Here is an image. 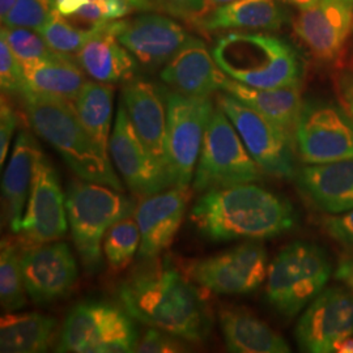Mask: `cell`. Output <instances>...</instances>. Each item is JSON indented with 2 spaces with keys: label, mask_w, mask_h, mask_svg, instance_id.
<instances>
[{
  "label": "cell",
  "mask_w": 353,
  "mask_h": 353,
  "mask_svg": "<svg viewBox=\"0 0 353 353\" xmlns=\"http://www.w3.org/2000/svg\"><path fill=\"white\" fill-rule=\"evenodd\" d=\"M294 182L316 210L339 214L353 210V157L325 164H307L296 172Z\"/></svg>",
  "instance_id": "21"
},
{
  "label": "cell",
  "mask_w": 353,
  "mask_h": 353,
  "mask_svg": "<svg viewBox=\"0 0 353 353\" xmlns=\"http://www.w3.org/2000/svg\"><path fill=\"white\" fill-rule=\"evenodd\" d=\"M331 271L327 255L319 246L293 242L268 265L267 300L280 314L294 316L325 290Z\"/></svg>",
  "instance_id": "6"
},
{
  "label": "cell",
  "mask_w": 353,
  "mask_h": 353,
  "mask_svg": "<svg viewBox=\"0 0 353 353\" xmlns=\"http://www.w3.org/2000/svg\"><path fill=\"white\" fill-rule=\"evenodd\" d=\"M119 301L141 323L191 343L204 341L212 314L189 279L168 262L140 267L119 285Z\"/></svg>",
  "instance_id": "1"
},
{
  "label": "cell",
  "mask_w": 353,
  "mask_h": 353,
  "mask_svg": "<svg viewBox=\"0 0 353 353\" xmlns=\"http://www.w3.org/2000/svg\"><path fill=\"white\" fill-rule=\"evenodd\" d=\"M303 352H336L353 335V294L339 287L323 290L306 306L296 326Z\"/></svg>",
  "instance_id": "14"
},
{
  "label": "cell",
  "mask_w": 353,
  "mask_h": 353,
  "mask_svg": "<svg viewBox=\"0 0 353 353\" xmlns=\"http://www.w3.org/2000/svg\"><path fill=\"white\" fill-rule=\"evenodd\" d=\"M353 24V0H319L294 19L293 29L321 61L341 55Z\"/></svg>",
  "instance_id": "18"
},
{
  "label": "cell",
  "mask_w": 353,
  "mask_h": 353,
  "mask_svg": "<svg viewBox=\"0 0 353 353\" xmlns=\"http://www.w3.org/2000/svg\"><path fill=\"white\" fill-rule=\"evenodd\" d=\"M336 352L351 353L353 352V339L348 338L344 341H341L336 350Z\"/></svg>",
  "instance_id": "48"
},
{
  "label": "cell",
  "mask_w": 353,
  "mask_h": 353,
  "mask_svg": "<svg viewBox=\"0 0 353 353\" xmlns=\"http://www.w3.org/2000/svg\"><path fill=\"white\" fill-rule=\"evenodd\" d=\"M113 100V87L94 80L85 81L72 101L83 126L106 153H109V140L112 135Z\"/></svg>",
  "instance_id": "30"
},
{
  "label": "cell",
  "mask_w": 353,
  "mask_h": 353,
  "mask_svg": "<svg viewBox=\"0 0 353 353\" xmlns=\"http://www.w3.org/2000/svg\"><path fill=\"white\" fill-rule=\"evenodd\" d=\"M112 7L115 20L125 17L134 11H151L153 8L152 0H106Z\"/></svg>",
  "instance_id": "42"
},
{
  "label": "cell",
  "mask_w": 353,
  "mask_h": 353,
  "mask_svg": "<svg viewBox=\"0 0 353 353\" xmlns=\"http://www.w3.org/2000/svg\"><path fill=\"white\" fill-rule=\"evenodd\" d=\"M294 145L305 164L353 157V121L336 103L303 102L294 126Z\"/></svg>",
  "instance_id": "11"
},
{
  "label": "cell",
  "mask_w": 353,
  "mask_h": 353,
  "mask_svg": "<svg viewBox=\"0 0 353 353\" xmlns=\"http://www.w3.org/2000/svg\"><path fill=\"white\" fill-rule=\"evenodd\" d=\"M328 236L353 252V210L339 214H330L322 220Z\"/></svg>",
  "instance_id": "38"
},
{
  "label": "cell",
  "mask_w": 353,
  "mask_h": 353,
  "mask_svg": "<svg viewBox=\"0 0 353 353\" xmlns=\"http://www.w3.org/2000/svg\"><path fill=\"white\" fill-rule=\"evenodd\" d=\"M92 0H55L57 11L65 19L74 17L84 6H87Z\"/></svg>",
  "instance_id": "43"
},
{
  "label": "cell",
  "mask_w": 353,
  "mask_h": 353,
  "mask_svg": "<svg viewBox=\"0 0 353 353\" xmlns=\"http://www.w3.org/2000/svg\"><path fill=\"white\" fill-rule=\"evenodd\" d=\"M37 150L38 144L34 138L29 132L21 131L13 145L3 176V220L14 234H19L26 214Z\"/></svg>",
  "instance_id": "24"
},
{
  "label": "cell",
  "mask_w": 353,
  "mask_h": 353,
  "mask_svg": "<svg viewBox=\"0 0 353 353\" xmlns=\"http://www.w3.org/2000/svg\"><path fill=\"white\" fill-rule=\"evenodd\" d=\"M284 21L276 0H234L204 14L196 23L210 32H256L276 30Z\"/></svg>",
  "instance_id": "27"
},
{
  "label": "cell",
  "mask_w": 353,
  "mask_h": 353,
  "mask_svg": "<svg viewBox=\"0 0 353 353\" xmlns=\"http://www.w3.org/2000/svg\"><path fill=\"white\" fill-rule=\"evenodd\" d=\"M122 102L140 140L168 172L166 97L163 90L148 80L132 79L122 88Z\"/></svg>",
  "instance_id": "20"
},
{
  "label": "cell",
  "mask_w": 353,
  "mask_h": 353,
  "mask_svg": "<svg viewBox=\"0 0 353 353\" xmlns=\"http://www.w3.org/2000/svg\"><path fill=\"white\" fill-rule=\"evenodd\" d=\"M216 105L227 114L262 172L276 178H294L297 168L292 132L225 92L217 94Z\"/></svg>",
  "instance_id": "10"
},
{
  "label": "cell",
  "mask_w": 353,
  "mask_h": 353,
  "mask_svg": "<svg viewBox=\"0 0 353 353\" xmlns=\"http://www.w3.org/2000/svg\"><path fill=\"white\" fill-rule=\"evenodd\" d=\"M335 276L338 280L343 281L348 288H351L353 292V258H344L341 259V263L336 268Z\"/></svg>",
  "instance_id": "44"
},
{
  "label": "cell",
  "mask_w": 353,
  "mask_h": 353,
  "mask_svg": "<svg viewBox=\"0 0 353 353\" xmlns=\"http://www.w3.org/2000/svg\"><path fill=\"white\" fill-rule=\"evenodd\" d=\"M65 195L55 166L38 147L26 214L19 236L28 245L58 241L68 228Z\"/></svg>",
  "instance_id": "13"
},
{
  "label": "cell",
  "mask_w": 353,
  "mask_h": 353,
  "mask_svg": "<svg viewBox=\"0 0 353 353\" xmlns=\"http://www.w3.org/2000/svg\"><path fill=\"white\" fill-rule=\"evenodd\" d=\"M0 87L8 94H23L26 88L24 67L14 57L4 38L0 37Z\"/></svg>",
  "instance_id": "36"
},
{
  "label": "cell",
  "mask_w": 353,
  "mask_h": 353,
  "mask_svg": "<svg viewBox=\"0 0 353 353\" xmlns=\"http://www.w3.org/2000/svg\"><path fill=\"white\" fill-rule=\"evenodd\" d=\"M221 92L233 96L292 134L294 132L303 105L301 84L283 88H254L227 77Z\"/></svg>",
  "instance_id": "26"
},
{
  "label": "cell",
  "mask_w": 353,
  "mask_h": 353,
  "mask_svg": "<svg viewBox=\"0 0 353 353\" xmlns=\"http://www.w3.org/2000/svg\"><path fill=\"white\" fill-rule=\"evenodd\" d=\"M190 220L214 242L265 240L292 229L296 211L284 196L249 182L204 191Z\"/></svg>",
  "instance_id": "2"
},
{
  "label": "cell",
  "mask_w": 353,
  "mask_h": 353,
  "mask_svg": "<svg viewBox=\"0 0 353 353\" xmlns=\"http://www.w3.org/2000/svg\"><path fill=\"white\" fill-rule=\"evenodd\" d=\"M21 96L32 128L62 156L77 176L84 181L123 190L110 154L89 135L76 113L74 102L38 93L28 87Z\"/></svg>",
  "instance_id": "3"
},
{
  "label": "cell",
  "mask_w": 353,
  "mask_h": 353,
  "mask_svg": "<svg viewBox=\"0 0 353 353\" xmlns=\"http://www.w3.org/2000/svg\"><path fill=\"white\" fill-rule=\"evenodd\" d=\"M130 314L101 301L77 303L65 316L58 352H137L138 330Z\"/></svg>",
  "instance_id": "7"
},
{
  "label": "cell",
  "mask_w": 353,
  "mask_h": 353,
  "mask_svg": "<svg viewBox=\"0 0 353 353\" xmlns=\"http://www.w3.org/2000/svg\"><path fill=\"white\" fill-rule=\"evenodd\" d=\"M117 21L112 20L76 54V62L81 70L93 80L105 84L127 83L138 71L137 58L115 36Z\"/></svg>",
  "instance_id": "23"
},
{
  "label": "cell",
  "mask_w": 353,
  "mask_h": 353,
  "mask_svg": "<svg viewBox=\"0 0 353 353\" xmlns=\"http://www.w3.org/2000/svg\"><path fill=\"white\" fill-rule=\"evenodd\" d=\"M190 198L189 188L176 186L143 198L134 212L141 234L140 258L152 261L172 245Z\"/></svg>",
  "instance_id": "19"
},
{
  "label": "cell",
  "mask_w": 353,
  "mask_h": 353,
  "mask_svg": "<svg viewBox=\"0 0 353 353\" xmlns=\"http://www.w3.org/2000/svg\"><path fill=\"white\" fill-rule=\"evenodd\" d=\"M0 37L6 39L14 57L23 65L68 57L52 50L49 43L45 41V38L42 37L37 30L33 29L3 26Z\"/></svg>",
  "instance_id": "34"
},
{
  "label": "cell",
  "mask_w": 353,
  "mask_h": 353,
  "mask_svg": "<svg viewBox=\"0 0 353 353\" xmlns=\"http://www.w3.org/2000/svg\"><path fill=\"white\" fill-rule=\"evenodd\" d=\"M109 154L128 190L140 199L172 186L168 172L140 140L123 102H119L117 110Z\"/></svg>",
  "instance_id": "15"
},
{
  "label": "cell",
  "mask_w": 353,
  "mask_h": 353,
  "mask_svg": "<svg viewBox=\"0 0 353 353\" xmlns=\"http://www.w3.org/2000/svg\"><path fill=\"white\" fill-rule=\"evenodd\" d=\"M335 89L341 108L353 121V70H341L336 74Z\"/></svg>",
  "instance_id": "41"
},
{
  "label": "cell",
  "mask_w": 353,
  "mask_h": 353,
  "mask_svg": "<svg viewBox=\"0 0 353 353\" xmlns=\"http://www.w3.org/2000/svg\"><path fill=\"white\" fill-rule=\"evenodd\" d=\"M54 318L39 313H8L0 319V352H46L57 336Z\"/></svg>",
  "instance_id": "28"
},
{
  "label": "cell",
  "mask_w": 353,
  "mask_h": 353,
  "mask_svg": "<svg viewBox=\"0 0 353 353\" xmlns=\"http://www.w3.org/2000/svg\"><path fill=\"white\" fill-rule=\"evenodd\" d=\"M220 328L228 351L236 353H288L290 344L261 318L243 307H223Z\"/></svg>",
  "instance_id": "25"
},
{
  "label": "cell",
  "mask_w": 353,
  "mask_h": 353,
  "mask_svg": "<svg viewBox=\"0 0 353 353\" xmlns=\"http://www.w3.org/2000/svg\"><path fill=\"white\" fill-rule=\"evenodd\" d=\"M236 127L217 105L203 139L202 150L192 178V191L249 183L262 178Z\"/></svg>",
  "instance_id": "8"
},
{
  "label": "cell",
  "mask_w": 353,
  "mask_h": 353,
  "mask_svg": "<svg viewBox=\"0 0 353 353\" xmlns=\"http://www.w3.org/2000/svg\"><path fill=\"white\" fill-rule=\"evenodd\" d=\"M166 154L172 186L189 188L202 150L208 121L214 113L211 96L194 97L168 92Z\"/></svg>",
  "instance_id": "9"
},
{
  "label": "cell",
  "mask_w": 353,
  "mask_h": 353,
  "mask_svg": "<svg viewBox=\"0 0 353 353\" xmlns=\"http://www.w3.org/2000/svg\"><path fill=\"white\" fill-rule=\"evenodd\" d=\"M26 285L23 279L20 254L16 243L10 239L1 240L0 252V303L1 309L12 313L26 303Z\"/></svg>",
  "instance_id": "31"
},
{
  "label": "cell",
  "mask_w": 353,
  "mask_h": 353,
  "mask_svg": "<svg viewBox=\"0 0 353 353\" xmlns=\"http://www.w3.org/2000/svg\"><path fill=\"white\" fill-rule=\"evenodd\" d=\"M110 21L90 28H79L67 21L64 16L55 11L50 20L38 30V33L45 38L52 50L72 57L81 50L88 41L100 34Z\"/></svg>",
  "instance_id": "32"
},
{
  "label": "cell",
  "mask_w": 353,
  "mask_h": 353,
  "mask_svg": "<svg viewBox=\"0 0 353 353\" xmlns=\"http://www.w3.org/2000/svg\"><path fill=\"white\" fill-rule=\"evenodd\" d=\"M141 234L139 225L131 216L117 221L105 234L103 254L109 265L121 271L139 252Z\"/></svg>",
  "instance_id": "33"
},
{
  "label": "cell",
  "mask_w": 353,
  "mask_h": 353,
  "mask_svg": "<svg viewBox=\"0 0 353 353\" xmlns=\"http://www.w3.org/2000/svg\"><path fill=\"white\" fill-rule=\"evenodd\" d=\"M232 1H234V0H205V10H204V14H207V13L214 11V10L219 8V7H221V6H225L228 3H232ZM204 14H203V16H204Z\"/></svg>",
  "instance_id": "46"
},
{
  "label": "cell",
  "mask_w": 353,
  "mask_h": 353,
  "mask_svg": "<svg viewBox=\"0 0 353 353\" xmlns=\"http://www.w3.org/2000/svg\"><path fill=\"white\" fill-rule=\"evenodd\" d=\"M16 0H0V19L1 21L7 17V14L11 12Z\"/></svg>",
  "instance_id": "47"
},
{
  "label": "cell",
  "mask_w": 353,
  "mask_h": 353,
  "mask_svg": "<svg viewBox=\"0 0 353 353\" xmlns=\"http://www.w3.org/2000/svg\"><path fill=\"white\" fill-rule=\"evenodd\" d=\"M281 1L290 4V6H293V7H296V8L303 11V10H306V8L312 7V6H314L316 1H319V0H281Z\"/></svg>",
  "instance_id": "45"
},
{
  "label": "cell",
  "mask_w": 353,
  "mask_h": 353,
  "mask_svg": "<svg viewBox=\"0 0 353 353\" xmlns=\"http://www.w3.org/2000/svg\"><path fill=\"white\" fill-rule=\"evenodd\" d=\"M57 11L55 0H16L3 26L39 30Z\"/></svg>",
  "instance_id": "35"
},
{
  "label": "cell",
  "mask_w": 353,
  "mask_h": 353,
  "mask_svg": "<svg viewBox=\"0 0 353 353\" xmlns=\"http://www.w3.org/2000/svg\"><path fill=\"white\" fill-rule=\"evenodd\" d=\"M17 123H19L17 114L13 110L10 102L7 101L6 97L3 96L1 105H0V165L1 168L10 151V145H11Z\"/></svg>",
  "instance_id": "39"
},
{
  "label": "cell",
  "mask_w": 353,
  "mask_h": 353,
  "mask_svg": "<svg viewBox=\"0 0 353 353\" xmlns=\"http://www.w3.org/2000/svg\"><path fill=\"white\" fill-rule=\"evenodd\" d=\"M115 36L139 63L148 68L165 65L192 39L174 20L156 13L118 20Z\"/></svg>",
  "instance_id": "17"
},
{
  "label": "cell",
  "mask_w": 353,
  "mask_h": 353,
  "mask_svg": "<svg viewBox=\"0 0 353 353\" xmlns=\"http://www.w3.org/2000/svg\"><path fill=\"white\" fill-rule=\"evenodd\" d=\"M163 8L176 17L198 21L205 10V0H160Z\"/></svg>",
  "instance_id": "40"
},
{
  "label": "cell",
  "mask_w": 353,
  "mask_h": 353,
  "mask_svg": "<svg viewBox=\"0 0 353 353\" xmlns=\"http://www.w3.org/2000/svg\"><path fill=\"white\" fill-rule=\"evenodd\" d=\"M20 263L26 294L37 305L67 297L79 276L75 256L65 242L28 246L20 255Z\"/></svg>",
  "instance_id": "16"
},
{
  "label": "cell",
  "mask_w": 353,
  "mask_h": 353,
  "mask_svg": "<svg viewBox=\"0 0 353 353\" xmlns=\"http://www.w3.org/2000/svg\"><path fill=\"white\" fill-rule=\"evenodd\" d=\"M227 77L214 62L212 51L194 37L161 71V80L166 85L181 94L194 97H207L221 90Z\"/></svg>",
  "instance_id": "22"
},
{
  "label": "cell",
  "mask_w": 353,
  "mask_h": 353,
  "mask_svg": "<svg viewBox=\"0 0 353 353\" xmlns=\"http://www.w3.org/2000/svg\"><path fill=\"white\" fill-rule=\"evenodd\" d=\"M179 338L173 336L163 330L151 327L138 341L137 352L139 353H176L183 352L185 345L178 341Z\"/></svg>",
  "instance_id": "37"
},
{
  "label": "cell",
  "mask_w": 353,
  "mask_h": 353,
  "mask_svg": "<svg viewBox=\"0 0 353 353\" xmlns=\"http://www.w3.org/2000/svg\"><path fill=\"white\" fill-rule=\"evenodd\" d=\"M26 87L38 93L74 101L85 84L84 71L72 57L24 64Z\"/></svg>",
  "instance_id": "29"
},
{
  "label": "cell",
  "mask_w": 353,
  "mask_h": 353,
  "mask_svg": "<svg viewBox=\"0 0 353 353\" xmlns=\"http://www.w3.org/2000/svg\"><path fill=\"white\" fill-rule=\"evenodd\" d=\"M214 62L232 80L254 88L301 84V62L284 39L252 32H230L212 49Z\"/></svg>",
  "instance_id": "4"
},
{
  "label": "cell",
  "mask_w": 353,
  "mask_h": 353,
  "mask_svg": "<svg viewBox=\"0 0 353 353\" xmlns=\"http://www.w3.org/2000/svg\"><path fill=\"white\" fill-rule=\"evenodd\" d=\"M186 272L216 294H248L267 278V252L258 240H249L223 254L191 262Z\"/></svg>",
  "instance_id": "12"
},
{
  "label": "cell",
  "mask_w": 353,
  "mask_h": 353,
  "mask_svg": "<svg viewBox=\"0 0 353 353\" xmlns=\"http://www.w3.org/2000/svg\"><path fill=\"white\" fill-rule=\"evenodd\" d=\"M83 181H74L67 188V219L81 263L88 272H96L102 265L106 232L117 221L134 214L137 204L119 190Z\"/></svg>",
  "instance_id": "5"
}]
</instances>
